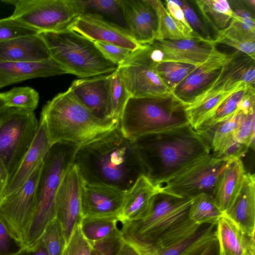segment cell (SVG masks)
<instances>
[{"label": "cell", "instance_id": "26", "mask_svg": "<svg viewBox=\"0 0 255 255\" xmlns=\"http://www.w3.org/2000/svg\"><path fill=\"white\" fill-rule=\"evenodd\" d=\"M216 234L219 255H255V237L225 216L218 221Z\"/></svg>", "mask_w": 255, "mask_h": 255}, {"label": "cell", "instance_id": "46", "mask_svg": "<svg viewBox=\"0 0 255 255\" xmlns=\"http://www.w3.org/2000/svg\"><path fill=\"white\" fill-rule=\"evenodd\" d=\"M94 42L104 57L118 67L124 63L133 52L111 43L101 41Z\"/></svg>", "mask_w": 255, "mask_h": 255}, {"label": "cell", "instance_id": "38", "mask_svg": "<svg viewBox=\"0 0 255 255\" xmlns=\"http://www.w3.org/2000/svg\"><path fill=\"white\" fill-rule=\"evenodd\" d=\"M216 224H209L204 232L179 255H219Z\"/></svg>", "mask_w": 255, "mask_h": 255}, {"label": "cell", "instance_id": "24", "mask_svg": "<svg viewBox=\"0 0 255 255\" xmlns=\"http://www.w3.org/2000/svg\"><path fill=\"white\" fill-rule=\"evenodd\" d=\"M226 216L245 233L255 235V177L246 173L238 194L224 213Z\"/></svg>", "mask_w": 255, "mask_h": 255}, {"label": "cell", "instance_id": "42", "mask_svg": "<svg viewBox=\"0 0 255 255\" xmlns=\"http://www.w3.org/2000/svg\"><path fill=\"white\" fill-rule=\"evenodd\" d=\"M237 141L255 149V108L248 112H243L238 126L234 132Z\"/></svg>", "mask_w": 255, "mask_h": 255}, {"label": "cell", "instance_id": "6", "mask_svg": "<svg viewBox=\"0 0 255 255\" xmlns=\"http://www.w3.org/2000/svg\"><path fill=\"white\" fill-rule=\"evenodd\" d=\"M52 59L80 78L108 74L118 66L106 59L94 41L68 28L39 33Z\"/></svg>", "mask_w": 255, "mask_h": 255}, {"label": "cell", "instance_id": "47", "mask_svg": "<svg viewBox=\"0 0 255 255\" xmlns=\"http://www.w3.org/2000/svg\"><path fill=\"white\" fill-rule=\"evenodd\" d=\"M25 248L14 238L0 221V255H17Z\"/></svg>", "mask_w": 255, "mask_h": 255}, {"label": "cell", "instance_id": "10", "mask_svg": "<svg viewBox=\"0 0 255 255\" xmlns=\"http://www.w3.org/2000/svg\"><path fill=\"white\" fill-rule=\"evenodd\" d=\"M228 160L216 158L211 153L157 185L159 191L185 198L202 193L213 195L218 177Z\"/></svg>", "mask_w": 255, "mask_h": 255}, {"label": "cell", "instance_id": "36", "mask_svg": "<svg viewBox=\"0 0 255 255\" xmlns=\"http://www.w3.org/2000/svg\"><path fill=\"white\" fill-rule=\"evenodd\" d=\"M214 42L228 45L255 58V36L245 35L227 27L218 34Z\"/></svg>", "mask_w": 255, "mask_h": 255}, {"label": "cell", "instance_id": "13", "mask_svg": "<svg viewBox=\"0 0 255 255\" xmlns=\"http://www.w3.org/2000/svg\"><path fill=\"white\" fill-rule=\"evenodd\" d=\"M255 58L237 50L218 76L199 92L186 107L196 105L209 97L238 88L255 87Z\"/></svg>", "mask_w": 255, "mask_h": 255}, {"label": "cell", "instance_id": "30", "mask_svg": "<svg viewBox=\"0 0 255 255\" xmlns=\"http://www.w3.org/2000/svg\"><path fill=\"white\" fill-rule=\"evenodd\" d=\"M223 216L213 195L206 193L195 197L188 212L189 218L199 225L217 224Z\"/></svg>", "mask_w": 255, "mask_h": 255}, {"label": "cell", "instance_id": "43", "mask_svg": "<svg viewBox=\"0 0 255 255\" xmlns=\"http://www.w3.org/2000/svg\"><path fill=\"white\" fill-rule=\"evenodd\" d=\"M39 33L11 16L0 19V42L16 37Z\"/></svg>", "mask_w": 255, "mask_h": 255}, {"label": "cell", "instance_id": "4", "mask_svg": "<svg viewBox=\"0 0 255 255\" xmlns=\"http://www.w3.org/2000/svg\"><path fill=\"white\" fill-rule=\"evenodd\" d=\"M78 148L72 143H57L45 158L36 188L34 210L23 236L25 248L34 247L56 218L57 193L63 177L74 163Z\"/></svg>", "mask_w": 255, "mask_h": 255}, {"label": "cell", "instance_id": "37", "mask_svg": "<svg viewBox=\"0 0 255 255\" xmlns=\"http://www.w3.org/2000/svg\"><path fill=\"white\" fill-rule=\"evenodd\" d=\"M7 107L34 111L37 107L38 93L30 87H14L3 93Z\"/></svg>", "mask_w": 255, "mask_h": 255}, {"label": "cell", "instance_id": "52", "mask_svg": "<svg viewBox=\"0 0 255 255\" xmlns=\"http://www.w3.org/2000/svg\"><path fill=\"white\" fill-rule=\"evenodd\" d=\"M117 255H140L129 243L123 239V242Z\"/></svg>", "mask_w": 255, "mask_h": 255}, {"label": "cell", "instance_id": "20", "mask_svg": "<svg viewBox=\"0 0 255 255\" xmlns=\"http://www.w3.org/2000/svg\"><path fill=\"white\" fill-rule=\"evenodd\" d=\"M111 76V73L78 79L68 89L95 116L113 120L110 107Z\"/></svg>", "mask_w": 255, "mask_h": 255}, {"label": "cell", "instance_id": "19", "mask_svg": "<svg viewBox=\"0 0 255 255\" xmlns=\"http://www.w3.org/2000/svg\"><path fill=\"white\" fill-rule=\"evenodd\" d=\"M123 17L133 38L140 44H148L156 38L158 20L149 0H120Z\"/></svg>", "mask_w": 255, "mask_h": 255}, {"label": "cell", "instance_id": "5", "mask_svg": "<svg viewBox=\"0 0 255 255\" xmlns=\"http://www.w3.org/2000/svg\"><path fill=\"white\" fill-rule=\"evenodd\" d=\"M189 125L186 106L172 92L163 96L129 97L120 120L123 135L134 140Z\"/></svg>", "mask_w": 255, "mask_h": 255}, {"label": "cell", "instance_id": "53", "mask_svg": "<svg viewBox=\"0 0 255 255\" xmlns=\"http://www.w3.org/2000/svg\"><path fill=\"white\" fill-rule=\"evenodd\" d=\"M7 107L3 93H0V112L4 108Z\"/></svg>", "mask_w": 255, "mask_h": 255}, {"label": "cell", "instance_id": "51", "mask_svg": "<svg viewBox=\"0 0 255 255\" xmlns=\"http://www.w3.org/2000/svg\"><path fill=\"white\" fill-rule=\"evenodd\" d=\"M17 255H48L40 241L32 249L25 248Z\"/></svg>", "mask_w": 255, "mask_h": 255}, {"label": "cell", "instance_id": "2", "mask_svg": "<svg viewBox=\"0 0 255 255\" xmlns=\"http://www.w3.org/2000/svg\"><path fill=\"white\" fill-rule=\"evenodd\" d=\"M133 142L144 175L157 186L211 151L205 138L190 125L145 135Z\"/></svg>", "mask_w": 255, "mask_h": 255}, {"label": "cell", "instance_id": "21", "mask_svg": "<svg viewBox=\"0 0 255 255\" xmlns=\"http://www.w3.org/2000/svg\"><path fill=\"white\" fill-rule=\"evenodd\" d=\"M51 147L45 121L40 117L34 139L17 169L8 180L3 198L14 192L25 182L43 163Z\"/></svg>", "mask_w": 255, "mask_h": 255}, {"label": "cell", "instance_id": "11", "mask_svg": "<svg viewBox=\"0 0 255 255\" xmlns=\"http://www.w3.org/2000/svg\"><path fill=\"white\" fill-rule=\"evenodd\" d=\"M156 63L151 57L148 43L133 51L127 60L118 67L130 97H159L171 93L159 77Z\"/></svg>", "mask_w": 255, "mask_h": 255}, {"label": "cell", "instance_id": "49", "mask_svg": "<svg viewBox=\"0 0 255 255\" xmlns=\"http://www.w3.org/2000/svg\"><path fill=\"white\" fill-rule=\"evenodd\" d=\"M249 147L237 141L234 138L229 141L219 151L212 154L216 158L225 160L241 159L248 151Z\"/></svg>", "mask_w": 255, "mask_h": 255}, {"label": "cell", "instance_id": "3", "mask_svg": "<svg viewBox=\"0 0 255 255\" xmlns=\"http://www.w3.org/2000/svg\"><path fill=\"white\" fill-rule=\"evenodd\" d=\"M50 142L72 143L80 147L91 143L117 128L120 122L100 119L84 106L69 89L43 107Z\"/></svg>", "mask_w": 255, "mask_h": 255}, {"label": "cell", "instance_id": "40", "mask_svg": "<svg viewBox=\"0 0 255 255\" xmlns=\"http://www.w3.org/2000/svg\"><path fill=\"white\" fill-rule=\"evenodd\" d=\"M40 241L48 255H62L66 242L62 226L56 218L47 227Z\"/></svg>", "mask_w": 255, "mask_h": 255}, {"label": "cell", "instance_id": "23", "mask_svg": "<svg viewBox=\"0 0 255 255\" xmlns=\"http://www.w3.org/2000/svg\"><path fill=\"white\" fill-rule=\"evenodd\" d=\"M159 191L158 186L145 175L139 176L126 192L124 204L118 218L120 223H131L145 216L150 210L153 197Z\"/></svg>", "mask_w": 255, "mask_h": 255}, {"label": "cell", "instance_id": "29", "mask_svg": "<svg viewBox=\"0 0 255 255\" xmlns=\"http://www.w3.org/2000/svg\"><path fill=\"white\" fill-rule=\"evenodd\" d=\"M240 112L230 118L205 129L197 131L209 143L212 153L219 151L234 138V132L242 116Z\"/></svg>", "mask_w": 255, "mask_h": 255}, {"label": "cell", "instance_id": "32", "mask_svg": "<svg viewBox=\"0 0 255 255\" xmlns=\"http://www.w3.org/2000/svg\"><path fill=\"white\" fill-rule=\"evenodd\" d=\"M255 90V88H251L231 95L220 105L214 115L203 122L196 130L199 131L210 127L241 112L244 99L250 91Z\"/></svg>", "mask_w": 255, "mask_h": 255}, {"label": "cell", "instance_id": "7", "mask_svg": "<svg viewBox=\"0 0 255 255\" xmlns=\"http://www.w3.org/2000/svg\"><path fill=\"white\" fill-rule=\"evenodd\" d=\"M194 198L179 197L159 191L152 198L150 210L143 218L122 224L125 239L152 245L188 217Z\"/></svg>", "mask_w": 255, "mask_h": 255}, {"label": "cell", "instance_id": "27", "mask_svg": "<svg viewBox=\"0 0 255 255\" xmlns=\"http://www.w3.org/2000/svg\"><path fill=\"white\" fill-rule=\"evenodd\" d=\"M241 159H231L220 172L213 193L216 204L224 213L234 202L241 188L246 174Z\"/></svg>", "mask_w": 255, "mask_h": 255}, {"label": "cell", "instance_id": "8", "mask_svg": "<svg viewBox=\"0 0 255 255\" xmlns=\"http://www.w3.org/2000/svg\"><path fill=\"white\" fill-rule=\"evenodd\" d=\"M38 126L34 111L6 107L0 112V159L8 172V180L30 148Z\"/></svg>", "mask_w": 255, "mask_h": 255}, {"label": "cell", "instance_id": "39", "mask_svg": "<svg viewBox=\"0 0 255 255\" xmlns=\"http://www.w3.org/2000/svg\"><path fill=\"white\" fill-rule=\"evenodd\" d=\"M83 14L96 13L105 18H114L119 22L125 23L120 0H79Z\"/></svg>", "mask_w": 255, "mask_h": 255}, {"label": "cell", "instance_id": "33", "mask_svg": "<svg viewBox=\"0 0 255 255\" xmlns=\"http://www.w3.org/2000/svg\"><path fill=\"white\" fill-rule=\"evenodd\" d=\"M198 66L175 61L156 62L158 75L166 87L172 90Z\"/></svg>", "mask_w": 255, "mask_h": 255}, {"label": "cell", "instance_id": "31", "mask_svg": "<svg viewBox=\"0 0 255 255\" xmlns=\"http://www.w3.org/2000/svg\"><path fill=\"white\" fill-rule=\"evenodd\" d=\"M116 218L83 217L80 224L84 237L90 242L101 240L119 229Z\"/></svg>", "mask_w": 255, "mask_h": 255}, {"label": "cell", "instance_id": "1", "mask_svg": "<svg viewBox=\"0 0 255 255\" xmlns=\"http://www.w3.org/2000/svg\"><path fill=\"white\" fill-rule=\"evenodd\" d=\"M74 163L84 182L128 190L144 171L133 140L119 126L104 136L79 147Z\"/></svg>", "mask_w": 255, "mask_h": 255}, {"label": "cell", "instance_id": "34", "mask_svg": "<svg viewBox=\"0 0 255 255\" xmlns=\"http://www.w3.org/2000/svg\"><path fill=\"white\" fill-rule=\"evenodd\" d=\"M149 0L157 16L158 29L155 40H177L188 38L178 27L162 1Z\"/></svg>", "mask_w": 255, "mask_h": 255}, {"label": "cell", "instance_id": "22", "mask_svg": "<svg viewBox=\"0 0 255 255\" xmlns=\"http://www.w3.org/2000/svg\"><path fill=\"white\" fill-rule=\"evenodd\" d=\"M67 74L51 58L37 62L0 61V89L38 77Z\"/></svg>", "mask_w": 255, "mask_h": 255}, {"label": "cell", "instance_id": "48", "mask_svg": "<svg viewBox=\"0 0 255 255\" xmlns=\"http://www.w3.org/2000/svg\"><path fill=\"white\" fill-rule=\"evenodd\" d=\"M167 10L180 30L188 38H199L187 22L182 8L174 0L163 1ZM200 39V38H199Z\"/></svg>", "mask_w": 255, "mask_h": 255}, {"label": "cell", "instance_id": "45", "mask_svg": "<svg viewBox=\"0 0 255 255\" xmlns=\"http://www.w3.org/2000/svg\"><path fill=\"white\" fill-rule=\"evenodd\" d=\"M92 245L83 235L80 225L73 231L62 255H91Z\"/></svg>", "mask_w": 255, "mask_h": 255}, {"label": "cell", "instance_id": "44", "mask_svg": "<svg viewBox=\"0 0 255 255\" xmlns=\"http://www.w3.org/2000/svg\"><path fill=\"white\" fill-rule=\"evenodd\" d=\"M123 242L120 229L108 237L93 243L91 255H117Z\"/></svg>", "mask_w": 255, "mask_h": 255}, {"label": "cell", "instance_id": "50", "mask_svg": "<svg viewBox=\"0 0 255 255\" xmlns=\"http://www.w3.org/2000/svg\"><path fill=\"white\" fill-rule=\"evenodd\" d=\"M8 178L9 175L6 168L0 159V202L3 198Z\"/></svg>", "mask_w": 255, "mask_h": 255}, {"label": "cell", "instance_id": "9", "mask_svg": "<svg viewBox=\"0 0 255 255\" xmlns=\"http://www.w3.org/2000/svg\"><path fill=\"white\" fill-rule=\"evenodd\" d=\"M14 10L10 15L39 33L70 28L83 14L79 0H3Z\"/></svg>", "mask_w": 255, "mask_h": 255}, {"label": "cell", "instance_id": "41", "mask_svg": "<svg viewBox=\"0 0 255 255\" xmlns=\"http://www.w3.org/2000/svg\"><path fill=\"white\" fill-rule=\"evenodd\" d=\"M174 1L182 8L187 22L196 35L201 39L214 42L213 35L195 8L185 0Z\"/></svg>", "mask_w": 255, "mask_h": 255}, {"label": "cell", "instance_id": "18", "mask_svg": "<svg viewBox=\"0 0 255 255\" xmlns=\"http://www.w3.org/2000/svg\"><path fill=\"white\" fill-rule=\"evenodd\" d=\"M126 192L83 181L81 192L83 217L118 218L124 204Z\"/></svg>", "mask_w": 255, "mask_h": 255}, {"label": "cell", "instance_id": "35", "mask_svg": "<svg viewBox=\"0 0 255 255\" xmlns=\"http://www.w3.org/2000/svg\"><path fill=\"white\" fill-rule=\"evenodd\" d=\"M130 97L117 69L111 73L110 107L111 119L120 122L126 104Z\"/></svg>", "mask_w": 255, "mask_h": 255}, {"label": "cell", "instance_id": "16", "mask_svg": "<svg viewBox=\"0 0 255 255\" xmlns=\"http://www.w3.org/2000/svg\"><path fill=\"white\" fill-rule=\"evenodd\" d=\"M70 28L93 41L115 44L132 51L143 46L133 38L126 27L96 13L80 15Z\"/></svg>", "mask_w": 255, "mask_h": 255}, {"label": "cell", "instance_id": "17", "mask_svg": "<svg viewBox=\"0 0 255 255\" xmlns=\"http://www.w3.org/2000/svg\"><path fill=\"white\" fill-rule=\"evenodd\" d=\"M237 52L235 49L230 52H223L216 46L210 57L179 83L172 93L185 105L187 104L218 76L222 68Z\"/></svg>", "mask_w": 255, "mask_h": 255}, {"label": "cell", "instance_id": "28", "mask_svg": "<svg viewBox=\"0 0 255 255\" xmlns=\"http://www.w3.org/2000/svg\"><path fill=\"white\" fill-rule=\"evenodd\" d=\"M200 16L210 29L214 40L229 25L233 11L226 0H196L192 1Z\"/></svg>", "mask_w": 255, "mask_h": 255}, {"label": "cell", "instance_id": "12", "mask_svg": "<svg viewBox=\"0 0 255 255\" xmlns=\"http://www.w3.org/2000/svg\"><path fill=\"white\" fill-rule=\"evenodd\" d=\"M42 164L21 186L0 202V221L11 235L22 243L24 232L34 210Z\"/></svg>", "mask_w": 255, "mask_h": 255}, {"label": "cell", "instance_id": "25", "mask_svg": "<svg viewBox=\"0 0 255 255\" xmlns=\"http://www.w3.org/2000/svg\"><path fill=\"white\" fill-rule=\"evenodd\" d=\"M50 58L39 33L0 42V61L37 62Z\"/></svg>", "mask_w": 255, "mask_h": 255}, {"label": "cell", "instance_id": "15", "mask_svg": "<svg viewBox=\"0 0 255 255\" xmlns=\"http://www.w3.org/2000/svg\"><path fill=\"white\" fill-rule=\"evenodd\" d=\"M156 62L175 61L199 66L211 56L217 44L196 38L154 40L148 43Z\"/></svg>", "mask_w": 255, "mask_h": 255}, {"label": "cell", "instance_id": "14", "mask_svg": "<svg viewBox=\"0 0 255 255\" xmlns=\"http://www.w3.org/2000/svg\"><path fill=\"white\" fill-rule=\"evenodd\" d=\"M83 180L73 163L63 177L55 201L56 218L60 222L66 244L83 218L81 192Z\"/></svg>", "mask_w": 255, "mask_h": 255}]
</instances>
